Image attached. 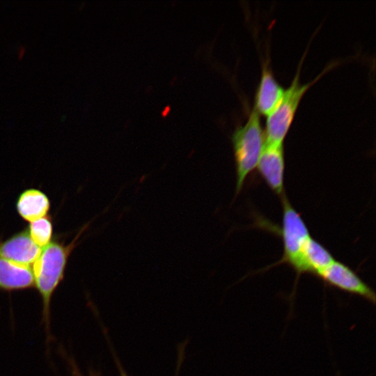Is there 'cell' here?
Wrapping results in <instances>:
<instances>
[{"instance_id": "1", "label": "cell", "mask_w": 376, "mask_h": 376, "mask_svg": "<svg viewBox=\"0 0 376 376\" xmlns=\"http://www.w3.org/2000/svg\"><path fill=\"white\" fill-rule=\"evenodd\" d=\"M87 227L88 224L81 228L70 243L66 244L58 238L53 239L48 245L41 249L40 256L33 264L34 286L42 300V322L48 332L52 297L64 279L70 254Z\"/></svg>"}, {"instance_id": "2", "label": "cell", "mask_w": 376, "mask_h": 376, "mask_svg": "<svg viewBox=\"0 0 376 376\" xmlns=\"http://www.w3.org/2000/svg\"><path fill=\"white\" fill-rule=\"evenodd\" d=\"M231 140L236 169L237 194L257 167L265 142L260 116L254 107L246 121L235 130Z\"/></svg>"}, {"instance_id": "3", "label": "cell", "mask_w": 376, "mask_h": 376, "mask_svg": "<svg viewBox=\"0 0 376 376\" xmlns=\"http://www.w3.org/2000/svg\"><path fill=\"white\" fill-rule=\"evenodd\" d=\"M304 58V56H302L296 74L290 85L285 89L281 102L276 109L267 116L265 129L264 130L265 142L283 143L305 93L337 63H331L311 81L301 84L299 76Z\"/></svg>"}, {"instance_id": "4", "label": "cell", "mask_w": 376, "mask_h": 376, "mask_svg": "<svg viewBox=\"0 0 376 376\" xmlns=\"http://www.w3.org/2000/svg\"><path fill=\"white\" fill-rule=\"evenodd\" d=\"M283 217L281 235L283 245L281 260L276 263H286L293 269L306 240L311 237L308 227L300 214L292 206L286 196H281Z\"/></svg>"}, {"instance_id": "5", "label": "cell", "mask_w": 376, "mask_h": 376, "mask_svg": "<svg viewBox=\"0 0 376 376\" xmlns=\"http://www.w3.org/2000/svg\"><path fill=\"white\" fill-rule=\"evenodd\" d=\"M315 276L324 284L375 304V292L349 266L334 260Z\"/></svg>"}, {"instance_id": "6", "label": "cell", "mask_w": 376, "mask_h": 376, "mask_svg": "<svg viewBox=\"0 0 376 376\" xmlns=\"http://www.w3.org/2000/svg\"><path fill=\"white\" fill-rule=\"evenodd\" d=\"M285 166L283 143L265 142L256 168L270 189L281 197L285 194Z\"/></svg>"}, {"instance_id": "7", "label": "cell", "mask_w": 376, "mask_h": 376, "mask_svg": "<svg viewBox=\"0 0 376 376\" xmlns=\"http://www.w3.org/2000/svg\"><path fill=\"white\" fill-rule=\"evenodd\" d=\"M41 249L31 239L27 228L0 240V256L22 265L31 267Z\"/></svg>"}, {"instance_id": "8", "label": "cell", "mask_w": 376, "mask_h": 376, "mask_svg": "<svg viewBox=\"0 0 376 376\" xmlns=\"http://www.w3.org/2000/svg\"><path fill=\"white\" fill-rule=\"evenodd\" d=\"M285 89L276 81L269 61L263 62L254 107L259 114L268 116L281 102Z\"/></svg>"}, {"instance_id": "9", "label": "cell", "mask_w": 376, "mask_h": 376, "mask_svg": "<svg viewBox=\"0 0 376 376\" xmlns=\"http://www.w3.org/2000/svg\"><path fill=\"white\" fill-rule=\"evenodd\" d=\"M335 260L330 251L310 237L305 242L299 261L294 269L299 277L302 274L315 275Z\"/></svg>"}, {"instance_id": "10", "label": "cell", "mask_w": 376, "mask_h": 376, "mask_svg": "<svg viewBox=\"0 0 376 376\" xmlns=\"http://www.w3.org/2000/svg\"><path fill=\"white\" fill-rule=\"evenodd\" d=\"M34 287L32 267L15 263L0 256V290H24Z\"/></svg>"}, {"instance_id": "11", "label": "cell", "mask_w": 376, "mask_h": 376, "mask_svg": "<svg viewBox=\"0 0 376 376\" xmlns=\"http://www.w3.org/2000/svg\"><path fill=\"white\" fill-rule=\"evenodd\" d=\"M15 207L19 216L30 223L47 216L51 203L44 191L36 188H29L19 194Z\"/></svg>"}, {"instance_id": "12", "label": "cell", "mask_w": 376, "mask_h": 376, "mask_svg": "<svg viewBox=\"0 0 376 376\" xmlns=\"http://www.w3.org/2000/svg\"><path fill=\"white\" fill-rule=\"evenodd\" d=\"M27 230L31 239L41 249L53 240V221L49 215L30 222Z\"/></svg>"}, {"instance_id": "13", "label": "cell", "mask_w": 376, "mask_h": 376, "mask_svg": "<svg viewBox=\"0 0 376 376\" xmlns=\"http://www.w3.org/2000/svg\"><path fill=\"white\" fill-rule=\"evenodd\" d=\"M116 363L117 365V368L119 372L120 376H128L127 373L125 371V370L123 368L121 364L118 362V361L116 359Z\"/></svg>"}, {"instance_id": "14", "label": "cell", "mask_w": 376, "mask_h": 376, "mask_svg": "<svg viewBox=\"0 0 376 376\" xmlns=\"http://www.w3.org/2000/svg\"><path fill=\"white\" fill-rule=\"evenodd\" d=\"M73 373L75 374V376H81L75 367H73ZM91 376H97V375L95 373H91Z\"/></svg>"}]
</instances>
